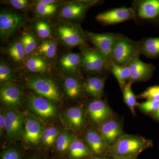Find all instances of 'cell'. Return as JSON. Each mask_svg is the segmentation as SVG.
Returning a JSON list of instances; mask_svg holds the SVG:
<instances>
[{"label": "cell", "instance_id": "1", "mask_svg": "<svg viewBox=\"0 0 159 159\" xmlns=\"http://www.w3.org/2000/svg\"><path fill=\"white\" fill-rule=\"evenodd\" d=\"M152 142L143 137L132 135H124L112 145L109 146L108 152L114 157L137 156L150 147Z\"/></svg>", "mask_w": 159, "mask_h": 159}, {"label": "cell", "instance_id": "2", "mask_svg": "<svg viewBox=\"0 0 159 159\" xmlns=\"http://www.w3.org/2000/svg\"><path fill=\"white\" fill-rule=\"evenodd\" d=\"M54 28L57 40L65 47L73 48L85 45L87 39L86 32L79 24L61 21Z\"/></svg>", "mask_w": 159, "mask_h": 159}, {"label": "cell", "instance_id": "3", "mask_svg": "<svg viewBox=\"0 0 159 159\" xmlns=\"http://www.w3.org/2000/svg\"><path fill=\"white\" fill-rule=\"evenodd\" d=\"M140 54L138 42L121 34L114 46L109 65L127 66Z\"/></svg>", "mask_w": 159, "mask_h": 159}, {"label": "cell", "instance_id": "4", "mask_svg": "<svg viewBox=\"0 0 159 159\" xmlns=\"http://www.w3.org/2000/svg\"><path fill=\"white\" fill-rule=\"evenodd\" d=\"M100 2L94 0H79L62 3L58 12L60 18L63 21L77 23L83 19L92 6Z\"/></svg>", "mask_w": 159, "mask_h": 159}, {"label": "cell", "instance_id": "5", "mask_svg": "<svg viewBox=\"0 0 159 159\" xmlns=\"http://www.w3.org/2000/svg\"><path fill=\"white\" fill-rule=\"evenodd\" d=\"M26 18L21 13L12 10L1 9L0 12V36L6 41L26 23Z\"/></svg>", "mask_w": 159, "mask_h": 159}, {"label": "cell", "instance_id": "6", "mask_svg": "<svg viewBox=\"0 0 159 159\" xmlns=\"http://www.w3.org/2000/svg\"><path fill=\"white\" fill-rule=\"evenodd\" d=\"M25 84L27 88L34 91L38 96L54 102L60 101L59 91L54 81L48 77L34 76L29 78Z\"/></svg>", "mask_w": 159, "mask_h": 159}, {"label": "cell", "instance_id": "7", "mask_svg": "<svg viewBox=\"0 0 159 159\" xmlns=\"http://www.w3.org/2000/svg\"><path fill=\"white\" fill-rule=\"evenodd\" d=\"M82 55L81 68L87 73L95 74L105 70L109 64L104 56L96 48L84 45L80 47Z\"/></svg>", "mask_w": 159, "mask_h": 159}, {"label": "cell", "instance_id": "8", "mask_svg": "<svg viewBox=\"0 0 159 159\" xmlns=\"http://www.w3.org/2000/svg\"><path fill=\"white\" fill-rule=\"evenodd\" d=\"M26 104L30 111L43 121H47L57 116V107L54 102L38 95H29L26 99Z\"/></svg>", "mask_w": 159, "mask_h": 159}, {"label": "cell", "instance_id": "9", "mask_svg": "<svg viewBox=\"0 0 159 159\" xmlns=\"http://www.w3.org/2000/svg\"><path fill=\"white\" fill-rule=\"evenodd\" d=\"M6 117V137L9 142L22 139L25 115L15 109H2Z\"/></svg>", "mask_w": 159, "mask_h": 159}, {"label": "cell", "instance_id": "10", "mask_svg": "<svg viewBox=\"0 0 159 159\" xmlns=\"http://www.w3.org/2000/svg\"><path fill=\"white\" fill-rule=\"evenodd\" d=\"M86 34L87 39L109 63L114 46L121 34L112 33H95L89 31H86Z\"/></svg>", "mask_w": 159, "mask_h": 159}, {"label": "cell", "instance_id": "11", "mask_svg": "<svg viewBox=\"0 0 159 159\" xmlns=\"http://www.w3.org/2000/svg\"><path fill=\"white\" fill-rule=\"evenodd\" d=\"M96 19L103 25H109L135 19V14L132 7H121L101 12L96 16Z\"/></svg>", "mask_w": 159, "mask_h": 159}, {"label": "cell", "instance_id": "12", "mask_svg": "<svg viewBox=\"0 0 159 159\" xmlns=\"http://www.w3.org/2000/svg\"><path fill=\"white\" fill-rule=\"evenodd\" d=\"M135 19L159 21V0H139L133 2Z\"/></svg>", "mask_w": 159, "mask_h": 159}, {"label": "cell", "instance_id": "13", "mask_svg": "<svg viewBox=\"0 0 159 159\" xmlns=\"http://www.w3.org/2000/svg\"><path fill=\"white\" fill-rule=\"evenodd\" d=\"M43 130L39 120L31 116H25L22 136L24 144L30 147L38 145L41 142Z\"/></svg>", "mask_w": 159, "mask_h": 159}, {"label": "cell", "instance_id": "14", "mask_svg": "<svg viewBox=\"0 0 159 159\" xmlns=\"http://www.w3.org/2000/svg\"><path fill=\"white\" fill-rule=\"evenodd\" d=\"M22 89L20 85L10 82L4 84L0 88V99L6 107L16 108L20 105Z\"/></svg>", "mask_w": 159, "mask_h": 159}, {"label": "cell", "instance_id": "15", "mask_svg": "<svg viewBox=\"0 0 159 159\" xmlns=\"http://www.w3.org/2000/svg\"><path fill=\"white\" fill-rule=\"evenodd\" d=\"M131 71L130 83L145 81L152 76L155 67L151 64L143 62L139 57L133 59L127 65Z\"/></svg>", "mask_w": 159, "mask_h": 159}, {"label": "cell", "instance_id": "16", "mask_svg": "<svg viewBox=\"0 0 159 159\" xmlns=\"http://www.w3.org/2000/svg\"><path fill=\"white\" fill-rule=\"evenodd\" d=\"M81 53H68L61 55L57 62L58 70L67 75H76L81 68Z\"/></svg>", "mask_w": 159, "mask_h": 159}, {"label": "cell", "instance_id": "17", "mask_svg": "<svg viewBox=\"0 0 159 159\" xmlns=\"http://www.w3.org/2000/svg\"><path fill=\"white\" fill-rule=\"evenodd\" d=\"M99 129L106 144L109 146L114 144L122 136V127L115 120H106L102 122Z\"/></svg>", "mask_w": 159, "mask_h": 159}, {"label": "cell", "instance_id": "18", "mask_svg": "<svg viewBox=\"0 0 159 159\" xmlns=\"http://www.w3.org/2000/svg\"><path fill=\"white\" fill-rule=\"evenodd\" d=\"M63 92L68 98L76 99L79 98L84 90L83 84L76 75H67L61 81Z\"/></svg>", "mask_w": 159, "mask_h": 159}, {"label": "cell", "instance_id": "19", "mask_svg": "<svg viewBox=\"0 0 159 159\" xmlns=\"http://www.w3.org/2000/svg\"><path fill=\"white\" fill-rule=\"evenodd\" d=\"M88 113L93 122L99 123L105 121L110 116L111 112L105 102L96 99L89 103Z\"/></svg>", "mask_w": 159, "mask_h": 159}, {"label": "cell", "instance_id": "20", "mask_svg": "<svg viewBox=\"0 0 159 159\" xmlns=\"http://www.w3.org/2000/svg\"><path fill=\"white\" fill-rule=\"evenodd\" d=\"M63 117L68 127L75 131L80 130L84 125V114L80 107H75L68 109L64 113Z\"/></svg>", "mask_w": 159, "mask_h": 159}, {"label": "cell", "instance_id": "21", "mask_svg": "<svg viewBox=\"0 0 159 159\" xmlns=\"http://www.w3.org/2000/svg\"><path fill=\"white\" fill-rule=\"evenodd\" d=\"M140 54L149 58L159 56V37L146 38L138 42Z\"/></svg>", "mask_w": 159, "mask_h": 159}, {"label": "cell", "instance_id": "22", "mask_svg": "<svg viewBox=\"0 0 159 159\" xmlns=\"http://www.w3.org/2000/svg\"><path fill=\"white\" fill-rule=\"evenodd\" d=\"M85 140L89 148L97 154H100L104 151L107 145L105 141L97 130L89 129L86 132Z\"/></svg>", "mask_w": 159, "mask_h": 159}, {"label": "cell", "instance_id": "23", "mask_svg": "<svg viewBox=\"0 0 159 159\" xmlns=\"http://www.w3.org/2000/svg\"><path fill=\"white\" fill-rule=\"evenodd\" d=\"M105 79L100 77H89L83 83L84 90L94 98L102 97L104 89Z\"/></svg>", "mask_w": 159, "mask_h": 159}, {"label": "cell", "instance_id": "24", "mask_svg": "<svg viewBox=\"0 0 159 159\" xmlns=\"http://www.w3.org/2000/svg\"><path fill=\"white\" fill-rule=\"evenodd\" d=\"M34 6V11L38 18L47 19L54 16L58 12L61 4L59 2L51 4H43L33 1L31 2Z\"/></svg>", "mask_w": 159, "mask_h": 159}, {"label": "cell", "instance_id": "25", "mask_svg": "<svg viewBox=\"0 0 159 159\" xmlns=\"http://www.w3.org/2000/svg\"><path fill=\"white\" fill-rule=\"evenodd\" d=\"M25 62L26 69L32 73H43L48 70L49 65L47 60L40 55H30Z\"/></svg>", "mask_w": 159, "mask_h": 159}, {"label": "cell", "instance_id": "26", "mask_svg": "<svg viewBox=\"0 0 159 159\" xmlns=\"http://www.w3.org/2000/svg\"><path fill=\"white\" fill-rule=\"evenodd\" d=\"M7 55L13 61L20 63L26 59L25 50L20 39L14 40L6 47Z\"/></svg>", "mask_w": 159, "mask_h": 159}, {"label": "cell", "instance_id": "27", "mask_svg": "<svg viewBox=\"0 0 159 159\" xmlns=\"http://www.w3.org/2000/svg\"><path fill=\"white\" fill-rule=\"evenodd\" d=\"M34 34L43 40L51 39L54 34V27L44 19L39 18L34 21L33 26Z\"/></svg>", "mask_w": 159, "mask_h": 159}, {"label": "cell", "instance_id": "28", "mask_svg": "<svg viewBox=\"0 0 159 159\" xmlns=\"http://www.w3.org/2000/svg\"><path fill=\"white\" fill-rule=\"evenodd\" d=\"M68 152L69 155L73 159H81L91 155L90 148L77 137L73 140Z\"/></svg>", "mask_w": 159, "mask_h": 159}, {"label": "cell", "instance_id": "29", "mask_svg": "<svg viewBox=\"0 0 159 159\" xmlns=\"http://www.w3.org/2000/svg\"><path fill=\"white\" fill-rule=\"evenodd\" d=\"M57 42L56 40H43L39 43L37 50L38 53L46 60L54 59L57 54Z\"/></svg>", "mask_w": 159, "mask_h": 159}, {"label": "cell", "instance_id": "30", "mask_svg": "<svg viewBox=\"0 0 159 159\" xmlns=\"http://www.w3.org/2000/svg\"><path fill=\"white\" fill-rule=\"evenodd\" d=\"M22 43L26 58L36 51L39 45V38L34 33L27 31L24 32L20 38Z\"/></svg>", "mask_w": 159, "mask_h": 159}, {"label": "cell", "instance_id": "31", "mask_svg": "<svg viewBox=\"0 0 159 159\" xmlns=\"http://www.w3.org/2000/svg\"><path fill=\"white\" fill-rule=\"evenodd\" d=\"M61 131L59 127L55 125H51L43 129L41 143L46 148L53 147L55 145L57 138Z\"/></svg>", "mask_w": 159, "mask_h": 159}, {"label": "cell", "instance_id": "32", "mask_svg": "<svg viewBox=\"0 0 159 159\" xmlns=\"http://www.w3.org/2000/svg\"><path fill=\"white\" fill-rule=\"evenodd\" d=\"M109 68L116 78L121 89H123L125 82L130 77L131 71L128 66H119L114 64L109 65Z\"/></svg>", "mask_w": 159, "mask_h": 159}, {"label": "cell", "instance_id": "33", "mask_svg": "<svg viewBox=\"0 0 159 159\" xmlns=\"http://www.w3.org/2000/svg\"><path fill=\"white\" fill-rule=\"evenodd\" d=\"M75 137L68 131H62L58 136L54 145L56 151L60 153H65L68 151L71 143Z\"/></svg>", "mask_w": 159, "mask_h": 159}, {"label": "cell", "instance_id": "34", "mask_svg": "<svg viewBox=\"0 0 159 159\" xmlns=\"http://www.w3.org/2000/svg\"><path fill=\"white\" fill-rule=\"evenodd\" d=\"M15 78L13 70L8 63L4 60L0 62V82L1 84L11 82Z\"/></svg>", "mask_w": 159, "mask_h": 159}, {"label": "cell", "instance_id": "35", "mask_svg": "<svg viewBox=\"0 0 159 159\" xmlns=\"http://www.w3.org/2000/svg\"><path fill=\"white\" fill-rule=\"evenodd\" d=\"M122 90L124 101L130 108L133 114L135 115V107L139 103L137 102L136 97L132 90L131 83L129 82L125 84Z\"/></svg>", "mask_w": 159, "mask_h": 159}, {"label": "cell", "instance_id": "36", "mask_svg": "<svg viewBox=\"0 0 159 159\" xmlns=\"http://www.w3.org/2000/svg\"><path fill=\"white\" fill-rule=\"evenodd\" d=\"M139 97L147 100L159 101V86H153L148 88L140 94Z\"/></svg>", "mask_w": 159, "mask_h": 159}, {"label": "cell", "instance_id": "37", "mask_svg": "<svg viewBox=\"0 0 159 159\" xmlns=\"http://www.w3.org/2000/svg\"><path fill=\"white\" fill-rule=\"evenodd\" d=\"M5 2L14 9L22 11H27L30 6H32L31 2L28 0H9L5 1Z\"/></svg>", "mask_w": 159, "mask_h": 159}, {"label": "cell", "instance_id": "38", "mask_svg": "<svg viewBox=\"0 0 159 159\" xmlns=\"http://www.w3.org/2000/svg\"><path fill=\"white\" fill-rule=\"evenodd\" d=\"M159 106V101L147 100L145 102L139 103L138 106L140 109L145 112L148 113L155 112Z\"/></svg>", "mask_w": 159, "mask_h": 159}, {"label": "cell", "instance_id": "39", "mask_svg": "<svg viewBox=\"0 0 159 159\" xmlns=\"http://www.w3.org/2000/svg\"><path fill=\"white\" fill-rule=\"evenodd\" d=\"M21 154L19 150L15 148H9L3 152L1 159H21Z\"/></svg>", "mask_w": 159, "mask_h": 159}, {"label": "cell", "instance_id": "40", "mask_svg": "<svg viewBox=\"0 0 159 159\" xmlns=\"http://www.w3.org/2000/svg\"><path fill=\"white\" fill-rule=\"evenodd\" d=\"M6 117L3 110H1L0 112V133L1 135H3V134L6 132Z\"/></svg>", "mask_w": 159, "mask_h": 159}, {"label": "cell", "instance_id": "41", "mask_svg": "<svg viewBox=\"0 0 159 159\" xmlns=\"http://www.w3.org/2000/svg\"><path fill=\"white\" fill-rule=\"evenodd\" d=\"M37 1L39 2L45 4H51L59 2V1L54 0H37Z\"/></svg>", "mask_w": 159, "mask_h": 159}, {"label": "cell", "instance_id": "42", "mask_svg": "<svg viewBox=\"0 0 159 159\" xmlns=\"http://www.w3.org/2000/svg\"><path fill=\"white\" fill-rule=\"evenodd\" d=\"M137 156H127L114 157L113 159H136Z\"/></svg>", "mask_w": 159, "mask_h": 159}, {"label": "cell", "instance_id": "43", "mask_svg": "<svg viewBox=\"0 0 159 159\" xmlns=\"http://www.w3.org/2000/svg\"><path fill=\"white\" fill-rule=\"evenodd\" d=\"M154 116L157 118V119H159V106L158 107L157 109V110L155 112H154Z\"/></svg>", "mask_w": 159, "mask_h": 159}, {"label": "cell", "instance_id": "44", "mask_svg": "<svg viewBox=\"0 0 159 159\" xmlns=\"http://www.w3.org/2000/svg\"><path fill=\"white\" fill-rule=\"evenodd\" d=\"M89 159H105L104 158L102 157H94L92 158Z\"/></svg>", "mask_w": 159, "mask_h": 159}, {"label": "cell", "instance_id": "45", "mask_svg": "<svg viewBox=\"0 0 159 159\" xmlns=\"http://www.w3.org/2000/svg\"><path fill=\"white\" fill-rule=\"evenodd\" d=\"M29 159H39V158L38 157H31L30 158H29Z\"/></svg>", "mask_w": 159, "mask_h": 159}]
</instances>
